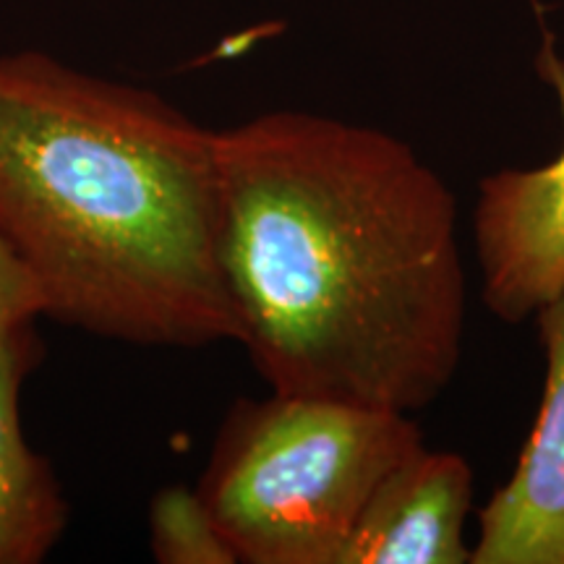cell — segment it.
<instances>
[{
	"label": "cell",
	"instance_id": "1",
	"mask_svg": "<svg viewBox=\"0 0 564 564\" xmlns=\"http://www.w3.org/2000/svg\"><path fill=\"white\" fill-rule=\"evenodd\" d=\"M238 345L274 392L415 413L468 322L457 202L411 144L303 110L215 131Z\"/></svg>",
	"mask_w": 564,
	"mask_h": 564
},
{
	"label": "cell",
	"instance_id": "2",
	"mask_svg": "<svg viewBox=\"0 0 564 564\" xmlns=\"http://www.w3.org/2000/svg\"><path fill=\"white\" fill-rule=\"evenodd\" d=\"M0 238L51 319L147 348L238 343L215 131L158 91L0 53Z\"/></svg>",
	"mask_w": 564,
	"mask_h": 564
},
{
	"label": "cell",
	"instance_id": "3",
	"mask_svg": "<svg viewBox=\"0 0 564 564\" xmlns=\"http://www.w3.org/2000/svg\"><path fill=\"white\" fill-rule=\"evenodd\" d=\"M421 444L411 413L272 390L230 408L196 489L238 562L343 564L373 489Z\"/></svg>",
	"mask_w": 564,
	"mask_h": 564
},
{
	"label": "cell",
	"instance_id": "4",
	"mask_svg": "<svg viewBox=\"0 0 564 564\" xmlns=\"http://www.w3.org/2000/svg\"><path fill=\"white\" fill-rule=\"evenodd\" d=\"M541 76L564 118V61L544 30ZM474 246L489 312L507 324L533 319L564 288V150L539 167H507L478 181Z\"/></svg>",
	"mask_w": 564,
	"mask_h": 564
},
{
	"label": "cell",
	"instance_id": "5",
	"mask_svg": "<svg viewBox=\"0 0 564 564\" xmlns=\"http://www.w3.org/2000/svg\"><path fill=\"white\" fill-rule=\"evenodd\" d=\"M546 384L518 465L478 514L470 564H564V288L535 312Z\"/></svg>",
	"mask_w": 564,
	"mask_h": 564
},
{
	"label": "cell",
	"instance_id": "6",
	"mask_svg": "<svg viewBox=\"0 0 564 564\" xmlns=\"http://www.w3.org/2000/svg\"><path fill=\"white\" fill-rule=\"evenodd\" d=\"M470 510L468 460L421 444L373 489L343 564H468Z\"/></svg>",
	"mask_w": 564,
	"mask_h": 564
},
{
	"label": "cell",
	"instance_id": "7",
	"mask_svg": "<svg viewBox=\"0 0 564 564\" xmlns=\"http://www.w3.org/2000/svg\"><path fill=\"white\" fill-rule=\"evenodd\" d=\"M40 361L34 324L0 335V564L45 562L68 528L58 476L21 423V392Z\"/></svg>",
	"mask_w": 564,
	"mask_h": 564
},
{
	"label": "cell",
	"instance_id": "8",
	"mask_svg": "<svg viewBox=\"0 0 564 564\" xmlns=\"http://www.w3.org/2000/svg\"><path fill=\"white\" fill-rule=\"evenodd\" d=\"M150 546L160 564H236L199 489L165 486L150 505Z\"/></svg>",
	"mask_w": 564,
	"mask_h": 564
},
{
	"label": "cell",
	"instance_id": "9",
	"mask_svg": "<svg viewBox=\"0 0 564 564\" xmlns=\"http://www.w3.org/2000/svg\"><path fill=\"white\" fill-rule=\"evenodd\" d=\"M45 316V299L19 257L0 238V335Z\"/></svg>",
	"mask_w": 564,
	"mask_h": 564
}]
</instances>
